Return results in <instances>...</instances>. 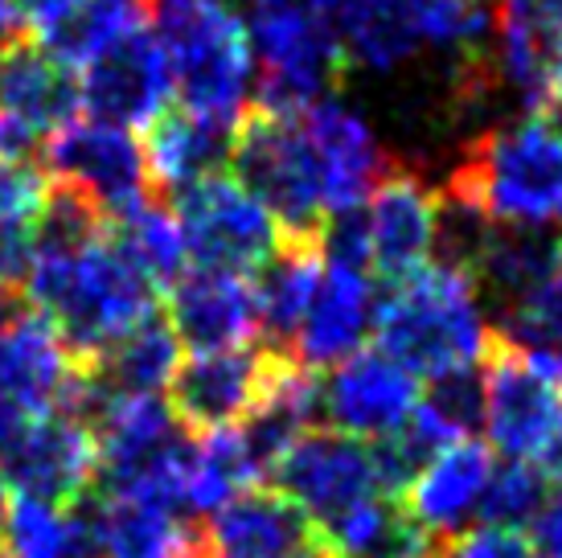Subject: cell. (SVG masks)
I'll use <instances>...</instances> for the list:
<instances>
[{"instance_id": "6da1fadb", "label": "cell", "mask_w": 562, "mask_h": 558, "mask_svg": "<svg viewBox=\"0 0 562 558\" xmlns=\"http://www.w3.org/2000/svg\"><path fill=\"white\" fill-rule=\"evenodd\" d=\"M157 288L140 267L124 255L115 234L70 255L33 250L25 300L42 312L66 349L82 361H94L108 345L157 312Z\"/></svg>"}, {"instance_id": "7a4b0ae2", "label": "cell", "mask_w": 562, "mask_h": 558, "mask_svg": "<svg viewBox=\"0 0 562 558\" xmlns=\"http://www.w3.org/2000/svg\"><path fill=\"white\" fill-rule=\"evenodd\" d=\"M443 198L488 226L550 231L562 222V127L554 115H521L469 140Z\"/></svg>"}, {"instance_id": "3957f363", "label": "cell", "mask_w": 562, "mask_h": 558, "mask_svg": "<svg viewBox=\"0 0 562 558\" xmlns=\"http://www.w3.org/2000/svg\"><path fill=\"white\" fill-rule=\"evenodd\" d=\"M378 349L415 378L476 370L493 349V325L484 316L481 283L469 267L431 259L391 283L374 312Z\"/></svg>"}, {"instance_id": "277c9868", "label": "cell", "mask_w": 562, "mask_h": 558, "mask_svg": "<svg viewBox=\"0 0 562 558\" xmlns=\"http://www.w3.org/2000/svg\"><path fill=\"white\" fill-rule=\"evenodd\" d=\"M157 42L181 111L235 132L255 82L247 21L235 0H157Z\"/></svg>"}, {"instance_id": "5b68a950", "label": "cell", "mask_w": 562, "mask_h": 558, "mask_svg": "<svg viewBox=\"0 0 562 558\" xmlns=\"http://www.w3.org/2000/svg\"><path fill=\"white\" fill-rule=\"evenodd\" d=\"M243 21L259 63L255 108L296 115L345 82L349 58L333 25L308 0H250Z\"/></svg>"}, {"instance_id": "8992f818", "label": "cell", "mask_w": 562, "mask_h": 558, "mask_svg": "<svg viewBox=\"0 0 562 558\" xmlns=\"http://www.w3.org/2000/svg\"><path fill=\"white\" fill-rule=\"evenodd\" d=\"M231 177L247 189L292 238L325 234V189L304 120L250 103L231 136Z\"/></svg>"}, {"instance_id": "52a82bcc", "label": "cell", "mask_w": 562, "mask_h": 558, "mask_svg": "<svg viewBox=\"0 0 562 558\" xmlns=\"http://www.w3.org/2000/svg\"><path fill=\"white\" fill-rule=\"evenodd\" d=\"M484 435L505 460H530L562 484V387L533 370L530 357L493 337L481 361Z\"/></svg>"}, {"instance_id": "ba28073f", "label": "cell", "mask_w": 562, "mask_h": 558, "mask_svg": "<svg viewBox=\"0 0 562 558\" xmlns=\"http://www.w3.org/2000/svg\"><path fill=\"white\" fill-rule=\"evenodd\" d=\"M172 214L198 267H218L238 276H255L288 238L280 222L231 172L205 177L198 186L172 193Z\"/></svg>"}, {"instance_id": "9c48e42d", "label": "cell", "mask_w": 562, "mask_h": 558, "mask_svg": "<svg viewBox=\"0 0 562 558\" xmlns=\"http://www.w3.org/2000/svg\"><path fill=\"white\" fill-rule=\"evenodd\" d=\"M271 489H280L304 513L313 534L333 526L361 501L386 493L374 444H361L333 427H313L300 435L271 468Z\"/></svg>"}, {"instance_id": "30bf717a", "label": "cell", "mask_w": 562, "mask_h": 558, "mask_svg": "<svg viewBox=\"0 0 562 558\" xmlns=\"http://www.w3.org/2000/svg\"><path fill=\"white\" fill-rule=\"evenodd\" d=\"M42 169L49 181L87 193L108 217H120L132 205L160 198L144 140L103 120H75L63 132H54Z\"/></svg>"}, {"instance_id": "8fae6325", "label": "cell", "mask_w": 562, "mask_h": 558, "mask_svg": "<svg viewBox=\"0 0 562 558\" xmlns=\"http://www.w3.org/2000/svg\"><path fill=\"white\" fill-rule=\"evenodd\" d=\"M94 435L66 415L25 418L0 439V477L9 493L75 510L94 493Z\"/></svg>"}, {"instance_id": "7c38bea8", "label": "cell", "mask_w": 562, "mask_h": 558, "mask_svg": "<svg viewBox=\"0 0 562 558\" xmlns=\"http://www.w3.org/2000/svg\"><path fill=\"white\" fill-rule=\"evenodd\" d=\"M358 222L370 276L398 283L436 259L443 198L415 169L391 165L370 193V202L358 210Z\"/></svg>"}, {"instance_id": "4fadbf2b", "label": "cell", "mask_w": 562, "mask_h": 558, "mask_svg": "<svg viewBox=\"0 0 562 558\" xmlns=\"http://www.w3.org/2000/svg\"><path fill=\"white\" fill-rule=\"evenodd\" d=\"M288 361L267 345L186 357L169 382V411L189 435L231 432L263 403L271 378Z\"/></svg>"}, {"instance_id": "5bb4252c", "label": "cell", "mask_w": 562, "mask_h": 558, "mask_svg": "<svg viewBox=\"0 0 562 558\" xmlns=\"http://www.w3.org/2000/svg\"><path fill=\"white\" fill-rule=\"evenodd\" d=\"M419 403V378L382 349H358L321 382V415L333 432L361 444H382L403 427Z\"/></svg>"}, {"instance_id": "9a60e30c", "label": "cell", "mask_w": 562, "mask_h": 558, "mask_svg": "<svg viewBox=\"0 0 562 558\" xmlns=\"http://www.w3.org/2000/svg\"><path fill=\"white\" fill-rule=\"evenodd\" d=\"M79 94L91 120L127 127V132L157 124L172 99V75L157 33H148L144 25L127 33L124 42L103 49L94 63L82 66Z\"/></svg>"}, {"instance_id": "2e32d148", "label": "cell", "mask_w": 562, "mask_h": 558, "mask_svg": "<svg viewBox=\"0 0 562 558\" xmlns=\"http://www.w3.org/2000/svg\"><path fill=\"white\" fill-rule=\"evenodd\" d=\"M493 477H497L493 448L481 439H456L406 481L398 501L427 538L448 546L481 517Z\"/></svg>"}, {"instance_id": "e0dca14e", "label": "cell", "mask_w": 562, "mask_h": 558, "mask_svg": "<svg viewBox=\"0 0 562 558\" xmlns=\"http://www.w3.org/2000/svg\"><path fill=\"white\" fill-rule=\"evenodd\" d=\"M165 316L177 342L189 345L193 354L247 349L259 337L250 276L218 271V267H193L172 288H165Z\"/></svg>"}, {"instance_id": "ac0fdd59", "label": "cell", "mask_w": 562, "mask_h": 558, "mask_svg": "<svg viewBox=\"0 0 562 558\" xmlns=\"http://www.w3.org/2000/svg\"><path fill=\"white\" fill-rule=\"evenodd\" d=\"M300 120H304V132L313 140L321 189H325V214L341 217L361 210L370 202L374 186L394 165L391 156L382 153L374 127L337 99H321L313 108H304Z\"/></svg>"}, {"instance_id": "d6986e66", "label": "cell", "mask_w": 562, "mask_h": 558, "mask_svg": "<svg viewBox=\"0 0 562 558\" xmlns=\"http://www.w3.org/2000/svg\"><path fill=\"white\" fill-rule=\"evenodd\" d=\"M82 370L42 312L30 304L0 325V394L25 418L58 415Z\"/></svg>"}, {"instance_id": "ffe728a7", "label": "cell", "mask_w": 562, "mask_h": 558, "mask_svg": "<svg viewBox=\"0 0 562 558\" xmlns=\"http://www.w3.org/2000/svg\"><path fill=\"white\" fill-rule=\"evenodd\" d=\"M374 312L378 304L370 271L325 255V276H321V288L308 304L296 342H292V361H300L313 373L341 366L345 357L358 354L361 342L370 337Z\"/></svg>"}, {"instance_id": "44dd1931", "label": "cell", "mask_w": 562, "mask_h": 558, "mask_svg": "<svg viewBox=\"0 0 562 558\" xmlns=\"http://www.w3.org/2000/svg\"><path fill=\"white\" fill-rule=\"evenodd\" d=\"M202 546L210 558H283L288 550L313 543L304 513L271 484H250L231 496L202 526Z\"/></svg>"}, {"instance_id": "7402d4cb", "label": "cell", "mask_w": 562, "mask_h": 558, "mask_svg": "<svg viewBox=\"0 0 562 558\" xmlns=\"http://www.w3.org/2000/svg\"><path fill=\"white\" fill-rule=\"evenodd\" d=\"M0 111L54 136L79 120V75L49 58L33 37H21L9 49H0Z\"/></svg>"}, {"instance_id": "603a6c76", "label": "cell", "mask_w": 562, "mask_h": 558, "mask_svg": "<svg viewBox=\"0 0 562 558\" xmlns=\"http://www.w3.org/2000/svg\"><path fill=\"white\" fill-rule=\"evenodd\" d=\"M325 276V247L321 238H283L280 250L267 259L250 283H255V309H259V333L267 349L292 357L300 325L308 316L316 288Z\"/></svg>"}, {"instance_id": "cb8c5ba5", "label": "cell", "mask_w": 562, "mask_h": 558, "mask_svg": "<svg viewBox=\"0 0 562 558\" xmlns=\"http://www.w3.org/2000/svg\"><path fill=\"white\" fill-rule=\"evenodd\" d=\"M231 127L205 124L189 111H165L144 136L148 169L157 181V193H181L205 177H218L231 160Z\"/></svg>"}, {"instance_id": "d4e9b609", "label": "cell", "mask_w": 562, "mask_h": 558, "mask_svg": "<svg viewBox=\"0 0 562 558\" xmlns=\"http://www.w3.org/2000/svg\"><path fill=\"white\" fill-rule=\"evenodd\" d=\"M75 510L87 517L103 558H172L198 534L193 522H181L169 510H157L148 501H132V496L91 493Z\"/></svg>"}, {"instance_id": "484cf974", "label": "cell", "mask_w": 562, "mask_h": 558, "mask_svg": "<svg viewBox=\"0 0 562 558\" xmlns=\"http://www.w3.org/2000/svg\"><path fill=\"white\" fill-rule=\"evenodd\" d=\"M328 558H436L439 543L427 538L403 501L378 493L316 534Z\"/></svg>"}, {"instance_id": "4316f807", "label": "cell", "mask_w": 562, "mask_h": 558, "mask_svg": "<svg viewBox=\"0 0 562 558\" xmlns=\"http://www.w3.org/2000/svg\"><path fill=\"white\" fill-rule=\"evenodd\" d=\"M148 13L153 0H79L66 13L49 16L46 25H37V46L63 66L79 70L115 42H124L127 33L144 30Z\"/></svg>"}, {"instance_id": "83f0119b", "label": "cell", "mask_w": 562, "mask_h": 558, "mask_svg": "<svg viewBox=\"0 0 562 558\" xmlns=\"http://www.w3.org/2000/svg\"><path fill=\"white\" fill-rule=\"evenodd\" d=\"M181 366V342L172 333L169 316L153 312L140 325L124 333L115 345H108L94 357V373L103 378L111 394H157L169 390L172 373Z\"/></svg>"}, {"instance_id": "f1b7e54d", "label": "cell", "mask_w": 562, "mask_h": 558, "mask_svg": "<svg viewBox=\"0 0 562 558\" xmlns=\"http://www.w3.org/2000/svg\"><path fill=\"white\" fill-rule=\"evenodd\" d=\"M111 234L124 247L127 259L153 279V288L160 295L189 271L186 238H181L177 214L165 198H148V202L124 210L120 217H111Z\"/></svg>"}, {"instance_id": "f546056e", "label": "cell", "mask_w": 562, "mask_h": 558, "mask_svg": "<svg viewBox=\"0 0 562 558\" xmlns=\"http://www.w3.org/2000/svg\"><path fill=\"white\" fill-rule=\"evenodd\" d=\"M411 9L423 46L456 49L460 63L488 54L493 46L497 0H411Z\"/></svg>"}, {"instance_id": "4dcf8cb0", "label": "cell", "mask_w": 562, "mask_h": 558, "mask_svg": "<svg viewBox=\"0 0 562 558\" xmlns=\"http://www.w3.org/2000/svg\"><path fill=\"white\" fill-rule=\"evenodd\" d=\"M75 538V510H58L33 496H13L0 543L13 558H58Z\"/></svg>"}, {"instance_id": "1f68e13d", "label": "cell", "mask_w": 562, "mask_h": 558, "mask_svg": "<svg viewBox=\"0 0 562 558\" xmlns=\"http://www.w3.org/2000/svg\"><path fill=\"white\" fill-rule=\"evenodd\" d=\"M550 493H554V481L547 477V468L530 465V460H505V465H497V477L488 484L481 522L484 526L526 529L538 517V510L547 505Z\"/></svg>"}, {"instance_id": "d6a6232c", "label": "cell", "mask_w": 562, "mask_h": 558, "mask_svg": "<svg viewBox=\"0 0 562 558\" xmlns=\"http://www.w3.org/2000/svg\"><path fill=\"white\" fill-rule=\"evenodd\" d=\"M49 193V177L42 165H0V238L33 234Z\"/></svg>"}, {"instance_id": "836d02e7", "label": "cell", "mask_w": 562, "mask_h": 558, "mask_svg": "<svg viewBox=\"0 0 562 558\" xmlns=\"http://www.w3.org/2000/svg\"><path fill=\"white\" fill-rule=\"evenodd\" d=\"M443 558H538L533 543L526 538V529L509 526H476L464 529L460 538L448 546H439Z\"/></svg>"}, {"instance_id": "e575fe53", "label": "cell", "mask_w": 562, "mask_h": 558, "mask_svg": "<svg viewBox=\"0 0 562 558\" xmlns=\"http://www.w3.org/2000/svg\"><path fill=\"white\" fill-rule=\"evenodd\" d=\"M70 4H79V0H21V13L30 21V30H37V25H46L49 16L66 13Z\"/></svg>"}, {"instance_id": "d590c367", "label": "cell", "mask_w": 562, "mask_h": 558, "mask_svg": "<svg viewBox=\"0 0 562 558\" xmlns=\"http://www.w3.org/2000/svg\"><path fill=\"white\" fill-rule=\"evenodd\" d=\"M550 111H562V30L550 46Z\"/></svg>"}, {"instance_id": "8d00e7d4", "label": "cell", "mask_w": 562, "mask_h": 558, "mask_svg": "<svg viewBox=\"0 0 562 558\" xmlns=\"http://www.w3.org/2000/svg\"><path fill=\"white\" fill-rule=\"evenodd\" d=\"M25 304H30V300H25V292H21L16 283H9V279L0 276V325H4L13 312L25 309Z\"/></svg>"}, {"instance_id": "74e56055", "label": "cell", "mask_w": 562, "mask_h": 558, "mask_svg": "<svg viewBox=\"0 0 562 558\" xmlns=\"http://www.w3.org/2000/svg\"><path fill=\"white\" fill-rule=\"evenodd\" d=\"M283 558H328V550L316 543V534H313V543H304V546H296V550H288Z\"/></svg>"}, {"instance_id": "f35d334b", "label": "cell", "mask_w": 562, "mask_h": 558, "mask_svg": "<svg viewBox=\"0 0 562 558\" xmlns=\"http://www.w3.org/2000/svg\"><path fill=\"white\" fill-rule=\"evenodd\" d=\"M172 558H210V555H205V546H202V534H193V538H189V543L181 546Z\"/></svg>"}, {"instance_id": "ab89813d", "label": "cell", "mask_w": 562, "mask_h": 558, "mask_svg": "<svg viewBox=\"0 0 562 558\" xmlns=\"http://www.w3.org/2000/svg\"><path fill=\"white\" fill-rule=\"evenodd\" d=\"M9 501H13V496H9V484H4V477H0V529H4V513H9Z\"/></svg>"}, {"instance_id": "60d3db41", "label": "cell", "mask_w": 562, "mask_h": 558, "mask_svg": "<svg viewBox=\"0 0 562 558\" xmlns=\"http://www.w3.org/2000/svg\"><path fill=\"white\" fill-rule=\"evenodd\" d=\"M436 558H443V555H436Z\"/></svg>"}]
</instances>
